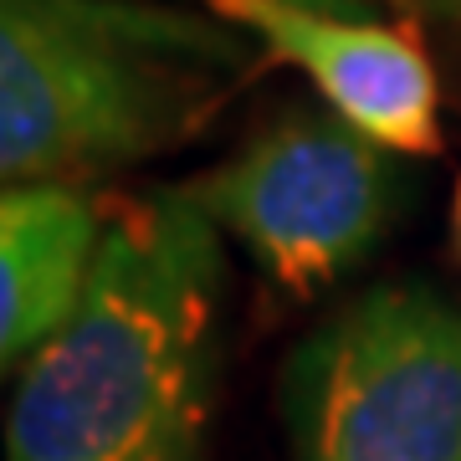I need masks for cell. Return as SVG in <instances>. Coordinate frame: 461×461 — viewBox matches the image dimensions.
I'll use <instances>...</instances> for the list:
<instances>
[{"mask_svg": "<svg viewBox=\"0 0 461 461\" xmlns=\"http://www.w3.org/2000/svg\"><path fill=\"white\" fill-rule=\"evenodd\" d=\"M272 51L165 0H0V175L83 185L195 144Z\"/></svg>", "mask_w": 461, "mask_h": 461, "instance_id": "cell-2", "label": "cell"}, {"mask_svg": "<svg viewBox=\"0 0 461 461\" xmlns=\"http://www.w3.org/2000/svg\"><path fill=\"white\" fill-rule=\"evenodd\" d=\"M415 11H426V16H441V21H456L461 26V0H405Z\"/></svg>", "mask_w": 461, "mask_h": 461, "instance_id": "cell-7", "label": "cell"}, {"mask_svg": "<svg viewBox=\"0 0 461 461\" xmlns=\"http://www.w3.org/2000/svg\"><path fill=\"white\" fill-rule=\"evenodd\" d=\"M282 420L293 461H461V297L354 293L293 348Z\"/></svg>", "mask_w": 461, "mask_h": 461, "instance_id": "cell-3", "label": "cell"}, {"mask_svg": "<svg viewBox=\"0 0 461 461\" xmlns=\"http://www.w3.org/2000/svg\"><path fill=\"white\" fill-rule=\"evenodd\" d=\"M451 236H456V251H461V180L451 190Z\"/></svg>", "mask_w": 461, "mask_h": 461, "instance_id": "cell-8", "label": "cell"}, {"mask_svg": "<svg viewBox=\"0 0 461 461\" xmlns=\"http://www.w3.org/2000/svg\"><path fill=\"white\" fill-rule=\"evenodd\" d=\"M215 16L251 32L277 62L297 67L329 113L390 154H441V72L405 26L297 0H215Z\"/></svg>", "mask_w": 461, "mask_h": 461, "instance_id": "cell-5", "label": "cell"}, {"mask_svg": "<svg viewBox=\"0 0 461 461\" xmlns=\"http://www.w3.org/2000/svg\"><path fill=\"white\" fill-rule=\"evenodd\" d=\"M108 221L83 185L32 180L0 195V359L16 375L83 313Z\"/></svg>", "mask_w": 461, "mask_h": 461, "instance_id": "cell-6", "label": "cell"}, {"mask_svg": "<svg viewBox=\"0 0 461 461\" xmlns=\"http://www.w3.org/2000/svg\"><path fill=\"white\" fill-rule=\"evenodd\" d=\"M190 190L221 241L293 297L354 272L395 211L390 149L329 108H297L257 129Z\"/></svg>", "mask_w": 461, "mask_h": 461, "instance_id": "cell-4", "label": "cell"}, {"mask_svg": "<svg viewBox=\"0 0 461 461\" xmlns=\"http://www.w3.org/2000/svg\"><path fill=\"white\" fill-rule=\"evenodd\" d=\"M226 251L190 185L108 221L83 313L16 369L5 461H211Z\"/></svg>", "mask_w": 461, "mask_h": 461, "instance_id": "cell-1", "label": "cell"}, {"mask_svg": "<svg viewBox=\"0 0 461 461\" xmlns=\"http://www.w3.org/2000/svg\"><path fill=\"white\" fill-rule=\"evenodd\" d=\"M215 5V0H211ZM297 5H318V11H354L359 0H297Z\"/></svg>", "mask_w": 461, "mask_h": 461, "instance_id": "cell-9", "label": "cell"}]
</instances>
